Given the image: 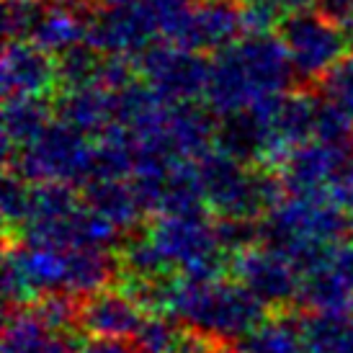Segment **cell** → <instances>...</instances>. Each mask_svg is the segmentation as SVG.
Returning <instances> with one entry per match:
<instances>
[{"instance_id":"5","label":"cell","mask_w":353,"mask_h":353,"mask_svg":"<svg viewBox=\"0 0 353 353\" xmlns=\"http://www.w3.org/2000/svg\"><path fill=\"white\" fill-rule=\"evenodd\" d=\"M6 170L31 183L85 186L93 176V139L57 119L6 163Z\"/></svg>"},{"instance_id":"27","label":"cell","mask_w":353,"mask_h":353,"mask_svg":"<svg viewBox=\"0 0 353 353\" xmlns=\"http://www.w3.org/2000/svg\"><path fill=\"white\" fill-rule=\"evenodd\" d=\"M317 8L323 10V13H327L333 21H338V23L345 26L348 19L353 16V0H320Z\"/></svg>"},{"instance_id":"22","label":"cell","mask_w":353,"mask_h":353,"mask_svg":"<svg viewBox=\"0 0 353 353\" xmlns=\"http://www.w3.org/2000/svg\"><path fill=\"white\" fill-rule=\"evenodd\" d=\"M3 225H6V240H19L23 227L29 222L31 212V181L21 178L13 170H6L3 176Z\"/></svg>"},{"instance_id":"31","label":"cell","mask_w":353,"mask_h":353,"mask_svg":"<svg viewBox=\"0 0 353 353\" xmlns=\"http://www.w3.org/2000/svg\"><path fill=\"white\" fill-rule=\"evenodd\" d=\"M108 6H127V3H139V0H103Z\"/></svg>"},{"instance_id":"32","label":"cell","mask_w":353,"mask_h":353,"mask_svg":"<svg viewBox=\"0 0 353 353\" xmlns=\"http://www.w3.org/2000/svg\"><path fill=\"white\" fill-rule=\"evenodd\" d=\"M216 353H230V351H227V348H219V351H216Z\"/></svg>"},{"instance_id":"1","label":"cell","mask_w":353,"mask_h":353,"mask_svg":"<svg viewBox=\"0 0 353 353\" xmlns=\"http://www.w3.org/2000/svg\"><path fill=\"white\" fill-rule=\"evenodd\" d=\"M294 78L281 37L248 34L212 57L206 108L219 119L243 114L289 93Z\"/></svg>"},{"instance_id":"15","label":"cell","mask_w":353,"mask_h":353,"mask_svg":"<svg viewBox=\"0 0 353 353\" xmlns=\"http://www.w3.org/2000/svg\"><path fill=\"white\" fill-rule=\"evenodd\" d=\"M54 114L59 121L88 134L90 139L99 137L106 129L119 127L117 90H108L103 85L59 90L54 96Z\"/></svg>"},{"instance_id":"19","label":"cell","mask_w":353,"mask_h":353,"mask_svg":"<svg viewBox=\"0 0 353 353\" xmlns=\"http://www.w3.org/2000/svg\"><path fill=\"white\" fill-rule=\"evenodd\" d=\"M52 106L47 99H6L3 103V163H10L29 142L52 124Z\"/></svg>"},{"instance_id":"11","label":"cell","mask_w":353,"mask_h":353,"mask_svg":"<svg viewBox=\"0 0 353 353\" xmlns=\"http://www.w3.org/2000/svg\"><path fill=\"white\" fill-rule=\"evenodd\" d=\"M299 304L307 312H353V243H338L304 268Z\"/></svg>"},{"instance_id":"10","label":"cell","mask_w":353,"mask_h":353,"mask_svg":"<svg viewBox=\"0 0 353 353\" xmlns=\"http://www.w3.org/2000/svg\"><path fill=\"white\" fill-rule=\"evenodd\" d=\"M353 160V145H335L327 139H310L296 145L284 163L276 168L286 194L327 196L333 181Z\"/></svg>"},{"instance_id":"14","label":"cell","mask_w":353,"mask_h":353,"mask_svg":"<svg viewBox=\"0 0 353 353\" xmlns=\"http://www.w3.org/2000/svg\"><path fill=\"white\" fill-rule=\"evenodd\" d=\"M148 314L124 286L111 284L80 302V330L90 338L134 341Z\"/></svg>"},{"instance_id":"4","label":"cell","mask_w":353,"mask_h":353,"mask_svg":"<svg viewBox=\"0 0 353 353\" xmlns=\"http://www.w3.org/2000/svg\"><path fill=\"white\" fill-rule=\"evenodd\" d=\"M348 235L351 214L327 196L286 194L284 201L261 219V243L281 250L299 271Z\"/></svg>"},{"instance_id":"2","label":"cell","mask_w":353,"mask_h":353,"mask_svg":"<svg viewBox=\"0 0 353 353\" xmlns=\"http://www.w3.org/2000/svg\"><path fill=\"white\" fill-rule=\"evenodd\" d=\"M163 314H170L199 333L227 343L245 341L268 317V307L235 279L222 276L212 281H191L176 276L168 289Z\"/></svg>"},{"instance_id":"6","label":"cell","mask_w":353,"mask_h":353,"mask_svg":"<svg viewBox=\"0 0 353 353\" xmlns=\"http://www.w3.org/2000/svg\"><path fill=\"white\" fill-rule=\"evenodd\" d=\"M279 37L284 41L296 78L304 83H317L335 62L345 57V47L351 44L343 23L333 21L320 8L286 16L279 23Z\"/></svg>"},{"instance_id":"26","label":"cell","mask_w":353,"mask_h":353,"mask_svg":"<svg viewBox=\"0 0 353 353\" xmlns=\"http://www.w3.org/2000/svg\"><path fill=\"white\" fill-rule=\"evenodd\" d=\"M83 353H142L134 341H108V338H90L83 345Z\"/></svg>"},{"instance_id":"29","label":"cell","mask_w":353,"mask_h":353,"mask_svg":"<svg viewBox=\"0 0 353 353\" xmlns=\"http://www.w3.org/2000/svg\"><path fill=\"white\" fill-rule=\"evenodd\" d=\"M44 3H59V6H72V8H83V10H90L101 6L103 0H44Z\"/></svg>"},{"instance_id":"25","label":"cell","mask_w":353,"mask_h":353,"mask_svg":"<svg viewBox=\"0 0 353 353\" xmlns=\"http://www.w3.org/2000/svg\"><path fill=\"white\" fill-rule=\"evenodd\" d=\"M41 0H3V31L6 41L26 39Z\"/></svg>"},{"instance_id":"21","label":"cell","mask_w":353,"mask_h":353,"mask_svg":"<svg viewBox=\"0 0 353 353\" xmlns=\"http://www.w3.org/2000/svg\"><path fill=\"white\" fill-rule=\"evenodd\" d=\"M240 353H310L304 345L299 314L276 312L240 341Z\"/></svg>"},{"instance_id":"18","label":"cell","mask_w":353,"mask_h":353,"mask_svg":"<svg viewBox=\"0 0 353 353\" xmlns=\"http://www.w3.org/2000/svg\"><path fill=\"white\" fill-rule=\"evenodd\" d=\"M83 199L96 214L108 219L124 235L137 232L148 214L132 181H93L83 186Z\"/></svg>"},{"instance_id":"7","label":"cell","mask_w":353,"mask_h":353,"mask_svg":"<svg viewBox=\"0 0 353 353\" xmlns=\"http://www.w3.org/2000/svg\"><path fill=\"white\" fill-rule=\"evenodd\" d=\"M139 80L165 103H196L206 96L212 59L173 41H157L137 59Z\"/></svg>"},{"instance_id":"23","label":"cell","mask_w":353,"mask_h":353,"mask_svg":"<svg viewBox=\"0 0 353 353\" xmlns=\"http://www.w3.org/2000/svg\"><path fill=\"white\" fill-rule=\"evenodd\" d=\"M103 57L99 50H93L88 41L80 44L75 50L65 52L57 57L59 68V90L68 88H83V85H99Z\"/></svg>"},{"instance_id":"3","label":"cell","mask_w":353,"mask_h":353,"mask_svg":"<svg viewBox=\"0 0 353 353\" xmlns=\"http://www.w3.org/2000/svg\"><path fill=\"white\" fill-rule=\"evenodd\" d=\"M206 209L216 219L261 222L286 199L281 176L263 165H250L214 148L196 160Z\"/></svg>"},{"instance_id":"12","label":"cell","mask_w":353,"mask_h":353,"mask_svg":"<svg viewBox=\"0 0 353 353\" xmlns=\"http://www.w3.org/2000/svg\"><path fill=\"white\" fill-rule=\"evenodd\" d=\"M3 99H54L59 93L57 57L23 39L6 41L0 59Z\"/></svg>"},{"instance_id":"16","label":"cell","mask_w":353,"mask_h":353,"mask_svg":"<svg viewBox=\"0 0 353 353\" xmlns=\"http://www.w3.org/2000/svg\"><path fill=\"white\" fill-rule=\"evenodd\" d=\"M88 13L90 10L41 0L29 29V37L23 41L37 44L39 50L50 52L54 57H62L65 52L88 41Z\"/></svg>"},{"instance_id":"17","label":"cell","mask_w":353,"mask_h":353,"mask_svg":"<svg viewBox=\"0 0 353 353\" xmlns=\"http://www.w3.org/2000/svg\"><path fill=\"white\" fill-rule=\"evenodd\" d=\"M0 353H83V348H78L75 335L47 327L31 307H10Z\"/></svg>"},{"instance_id":"28","label":"cell","mask_w":353,"mask_h":353,"mask_svg":"<svg viewBox=\"0 0 353 353\" xmlns=\"http://www.w3.org/2000/svg\"><path fill=\"white\" fill-rule=\"evenodd\" d=\"M271 6H274L281 16H292V13H299V10H310V8H314L320 0H268Z\"/></svg>"},{"instance_id":"20","label":"cell","mask_w":353,"mask_h":353,"mask_svg":"<svg viewBox=\"0 0 353 353\" xmlns=\"http://www.w3.org/2000/svg\"><path fill=\"white\" fill-rule=\"evenodd\" d=\"M299 327L310 353H353V312H304Z\"/></svg>"},{"instance_id":"13","label":"cell","mask_w":353,"mask_h":353,"mask_svg":"<svg viewBox=\"0 0 353 353\" xmlns=\"http://www.w3.org/2000/svg\"><path fill=\"white\" fill-rule=\"evenodd\" d=\"M243 37L245 23L240 0H188L186 16L173 44L216 54Z\"/></svg>"},{"instance_id":"24","label":"cell","mask_w":353,"mask_h":353,"mask_svg":"<svg viewBox=\"0 0 353 353\" xmlns=\"http://www.w3.org/2000/svg\"><path fill=\"white\" fill-rule=\"evenodd\" d=\"M314 85L327 103L353 119V54H345L341 62H335Z\"/></svg>"},{"instance_id":"9","label":"cell","mask_w":353,"mask_h":353,"mask_svg":"<svg viewBox=\"0 0 353 353\" xmlns=\"http://www.w3.org/2000/svg\"><path fill=\"white\" fill-rule=\"evenodd\" d=\"M230 274L268 310L286 312L289 304H299L302 271L292 258L261 240L230 255Z\"/></svg>"},{"instance_id":"8","label":"cell","mask_w":353,"mask_h":353,"mask_svg":"<svg viewBox=\"0 0 353 353\" xmlns=\"http://www.w3.org/2000/svg\"><path fill=\"white\" fill-rule=\"evenodd\" d=\"M163 41L152 0L127 6L101 3L88 13V44L101 54L137 59L139 54Z\"/></svg>"},{"instance_id":"30","label":"cell","mask_w":353,"mask_h":353,"mask_svg":"<svg viewBox=\"0 0 353 353\" xmlns=\"http://www.w3.org/2000/svg\"><path fill=\"white\" fill-rule=\"evenodd\" d=\"M345 34H348V41H351V47H353V16L348 19V23H345Z\"/></svg>"}]
</instances>
